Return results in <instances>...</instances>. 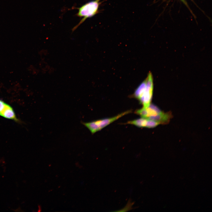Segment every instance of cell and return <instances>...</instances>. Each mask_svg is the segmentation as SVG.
Here are the masks:
<instances>
[{"label": "cell", "instance_id": "obj_5", "mask_svg": "<svg viewBox=\"0 0 212 212\" xmlns=\"http://www.w3.org/2000/svg\"><path fill=\"white\" fill-rule=\"evenodd\" d=\"M125 124L133 125L139 127L148 128H154L160 124L155 121L142 117L128 121Z\"/></svg>", "mask_w": 212, "mask_h": 212}, {"label": "cell", "instance_id": "obj_7", "mask_svg": "<svg viewBox=\"0 0 212 212\" xmlns=\"http://www.w3.org/2000/svg\"><path fill=\"white\" fill-rule=\"evenodd\" d=\"M172 117V114L170 112L166 113L162 112L156 115L150 117L148 119L157 122L160 124L165 125L169 123Z\"/></svg>", "mask_w": 212, "mask_h": 212}, {"label": "cell", "instance_id": "obj_3", "mask_svg": "<svg viewBox=\"0 0 212 212\" xmlns=\"http://www.w3.org/2000/svg\"><path fill=\"white\" fill-rule=\"evenodd\" d=\"M131 112L132 110H129L112 117L96 120L88 122H83L82 123L89 130L92 134H93L122 117Z\"/></svg>", "mask_w": 212, "mask_h": 212}, {"label": "cell", "instance_id": "obj_9", "mask_svg": "<svg viewBox=\"0 0 212 212\" xmlns=\"http://www.w3.org/2000/svg\"><path fill=\"white\" fill-rule=\"evenodd\" d=\"M6 103L2 100L0 99V112L5 107Z\"/></svg>", "mask_w": 212, "mask_h": 212}, {"label": "cell", "instance_id": "obj_4", "mask_svg": "<svg viewBox=\"0 0 212 212\" xmlns=\"http://www.w3.org/2000/svg\"><path fill=\"white\" fill-rule=\"evenodd\" d=\"M162 112L157 106L151 103L147 107H143L140 109L137 110L135 111V113L141 117L148 119Z\"/></svg>", "mask_w": 212, "mask_h": 212}, {"label": "cell", "instance_id": "obj_6", "mask_svg": "<svg viewBox=\"0 0 212 212\" xmlns=\"http://www.w3.org/2000/svg\"><path fill=\"white\" fill-rule=\"evenodd\" d=\"M0 116L6 119L13 120L17 122H19L20 121L16 117L13 108L7 103H6L0 112Z\"/></svg>", "mask_w": 212, "mask_h": 212}, {"label": "cell", "instance_id": "obj_8", "mask_svg": "<svg viewBox=\"0 0 212 212\" xmlns=\"http://www.w3.org/2000/svg\"><path fill=\"white\" fill-rule=\"evenodd\" d=\"M134 202H132L130 199L128 201L125 206L122 209L119 211H116V212H125L128 211L132 209V206L134 204Z\"/></svg>", "mask_w": 212, "mask_h": 212}, {"label": "cell", "instance_id": "obj_1", "mask_svg": "<svg viewBox=\"0 0 212 212\" xmlns=\"http://www.w3.org/2000/svg\"><path fill=\"white\" fill-rule=\"evenodd\" d=\"M146 79V85L140 89L135 97L144 107H148L150 104L153 95V79L152 74L150 72L148 73Z\"/></svg>", "mask_w": 212, "mask_h": 212}, {"label": "cell", "instance_id": "obj_2", "mask_svg": "<svg viewBox=\"0 0 212 212\" xmlns=\"http://www.w3.org/2000/svg\"><path fill=\"white\" fill-rule=\"evenodd\" d=\"M100 0H94L90 1L78 8L77 15L82 18L73 28L72 31L76 29L87 19L93 16L98 13L99 7L101 4Z\"/></svg>", "mask_w": 212, "mask_h": 212}]
</instances>
